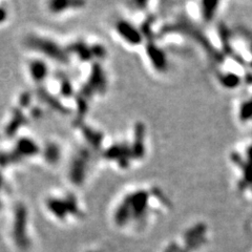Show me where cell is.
I'll list each match as a JSON object with an SVG mask.
<instances>
[{
    "label": "cell",
    "mask_w": 252,
    "mask_h": 252,
    "mask_svg": "<svg viewBox=\"0 0 252 252\" xmlns=\"http://www.w3.org/2000/svg\"><path fill=\"white\" fill-rule=\"evenodd\" d=\"M46 208L49 214L59 224L75 223L83 218V212L79 207L77 200L72 196L64 198H50L47 200Z\"/></svg>",
    "instance_id": "1"
},
{
    "label": "cell",
    "mask_w": 252,
    "mask_h": 252,
    "mask_svg": "<svg viewBox=\"0 0 252 252\" xmlns=\"http://www.w3.org/2000/svg\"><path fill=\"white\" fill-rule=\"evenodd\" d=\"M14 239L16 246L21 250H27L30 247V240L27 234V217L21 214L16 217L14 224Z\"/></svg>",
    "instance_id": "2"
},
{
    "label": "cell",
    "mask_w": 252,
    "mask_h": 252,
    "mask_svg": "<svg viewBox=\"0 0 252 252\" xmlns=\"http://www.w3.org/2000/svg\"><path fill=\"white\" fill-rule=\"evenodd\" d=\"M160 252H190L187 250L178 240L170 241L165 245Z\"/></svg>",
    "instance_id": "3"
},
{
    "label": "cell",
    "mask_w": 252,
    "mask_h": 252,
    "mask_svg": "<svg viewBox=\"0 0 252 252\" xmlns=\"http://www.w3.org/2000/svg\"><path fill=\"white\" fill-rule=\"evenodd\" d=\"M83 252H104L103 250H101L99 248H94V247H92V248H88L85 249Z\"/></svg>",
    "instance_id": "4"
}]
</instances>
